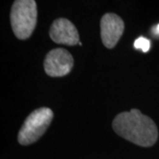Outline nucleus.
<instances>
[{"label":"nucleus","instance_id":"obj_7","mask_svg":"<svg viewBox=\"0 0 159 159\" xmlns=\"http://www.w3.org/2000/svg\"><path fill=\"white\" fill-rule=\"evenodd\" d=\"M134 45L135 49H140L143 52H148L150 49V42L147 38L141 36L134 41Z\"/></svg>","mask_w":159,"mask_h":159},{"label":"nucleus","instance_id":"obj_5","mask_svg":"<svg viewBox=\"0 0 159 159\" xmlns=\"http://www.w3.org/2000/svg\"><path fill=\"white\" fill-rule=\"evenodd\" d=\"M101 38L108 49H112L123 34L125 25L122 19L115 13H106L101 19Z\"/></svg>","mask_w":159,"mask_h":159},{"label":"nucleus","instance_id":"obj_6","mask_svg":"<svg viewBox=\"0 0 159 159\" xmlns=\"http://www.w3.org/2000/svg\"><path fill=\"white\" fill-rule=\"evenodd\" d=\"M51 40L57 43L75 45L79 43V34L77 29L70 20L60 18L56 20L50 29Z\"/></svg>","mask_w":159,"mask_h":159},{"label":"nucleus","instance_id":"obj_4","mask_svg":"<svg viewBox=\"0 0 159 159\" xmlns=\"http://www.w3.org/2000/svg\"><path fill=\"white\" fill-rule=\"evenodd\" d=\"M74 66V58L62 48L51 51L44 59V71L51 77H62L68 74Z\"/></svg>","mask_w":159,"mask_h":159},{"label":"nucleus","instance_id":"obj_8","mask_svg":"<svg viewBox=\"0 0 159 159\" xmlns=\"http://www.w3.org/2000/svg\"><path fill=\"white\" fill-rule=\"evenodd\" d=\"M153 32H154V34H159V24L157 26V27H155V28H154Z\"/></svg>","mask_w":159,"mask_h":159},{"label":"nucleus","instance_id":"obj_2","mask_svg":"<svg viewBox=\"0 0 159 159\" xmlns=\"http://www.w3.org/2000/svg\"><path fill=\"white\" fill-rule=\"evenodd\" d=\"M11 25L15 36L28 39L37 21V7L34 0H17L13 3L10 14Z\"/></svg>","mask_w":159,"mask_h":159},{"label":"nucleus","instance_id":"obj_3","mask_svg":"<svg viewBox=\"0 0 159 159\" xmlns=\"http://www.w3.org/2000/svg\"><path fill=\"white\" fill-rule=\"evenodd\" d=\"M53 119V112L49 108H39L34 111L25 120L18 134V142L21 145L35 142L49 127Z\"/></svg>","mask_w":159,"mask_h":159},{"label":"nucleus","instance_id":"obj_1","mask_svg":"<svg viewBox=\"0 0 159 159\" xmlns=\"http://www.w3.org/2000/svg\"><path fill=\"white\" fill-rule=\"evenodd\" d=\"M112 127L119 136L141 147L153 146L158 138V130L155 122L136 109L117 115Z\"/></svg>","mask_w":159,"mask_h":159}]
</instances>
